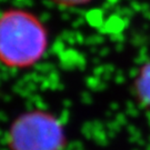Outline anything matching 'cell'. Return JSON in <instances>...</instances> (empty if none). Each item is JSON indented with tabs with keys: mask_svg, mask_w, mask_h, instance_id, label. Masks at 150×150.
Returning a JSON list of instances; mask_svg holds the SVG:
<instances>
[{
	"mask_svg": "<svg viewBox=\"0 0 150 150\" xmlns=\"http://www.w3.org/2000/svg\"><path fill=\"white\" fill-rule=\"evenodd\" d=\"M49 33L31 11L9 9L0 15V62L26 69L38 64L47 52Z\"/></svg>",
	"mask_w": 150,
	"mask_h": 150,
	"instance_id": "6da1fadb",
	"label": "cell"
},
{
	"mask_svg": "<svg viewBox=\"0 0 150 150\" xmlns=\"http://www.w3.org/2000/svg\"><path fill=\"white\" fill-rule=\"evenodd\" d=\"M64 140L59 121L52 115L40 110L19 116L9 131L12 150H59Z\"/></svg>",
	"mask_w": 150,
	"mask_h": 150,
	"instance_id": "7a4b0ae2",
	"label": "cell"
},
{
	"mask_svg": "<svg viewBox=\"0 0 150 150\" xmlns=\"http://www.w3.org/2000/svg\"><path fill=\"white\" fill-rule=\"evenodd\" d=\"M134 91L137 99L147 107H150V61L139 68L134 78Z\"/></svg>",
	"mask_w": 150,
	"mask_h": 150,
	"instance_id": "3957f363",
	"label": "cell"
},
{
	"mask_svg": "<svg viewBox=\"0 0 150 150\" xmlns=\"http://www.w3.org/2000/svg\"><path fill=\"white\" fill-rule=\"evenodd\" d=\"M54 4L60 6V7H67V8H72V7H80V6L87 5L92 0H50Z\"/></svg>",
	"mask_w": 150,
	"mask_h": 150,
	"instance_id": "277c9868",
	"label": "cell"
}]
</instances>
